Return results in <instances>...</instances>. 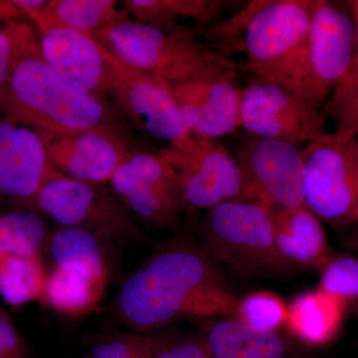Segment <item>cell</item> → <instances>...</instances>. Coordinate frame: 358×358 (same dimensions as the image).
I'll return each mask as SVG.
<instances>
[{
	"mask_svg": "<svg viewBox=\"0 0 358 358\" xmlns=\"http://www.w3.org/2000/svg\"><path fill=\"white\" fill-rule=\"evenodd\" d=\"M238 299L203 245H162L122 282L115 317L134 333L152 334L185 319L234 315Z\"/></svg>",
	"mask_w": 358,
	"mask_h": 358,
	"instance_id": "1",
	"label": "cell"
},
{
	"mask_svg": "<svg viewBox=\"0 0 358 358\" xmlns=\"http://www.w3.org/2000/svg\"><path fill=\"white\" fill-rule=\"evenodd\" d=\"M315 0H255L230 20L199 27L202 39L231 57L244 54L241 70L284 85L300 60Z\"/></svg>",
	"mask_w": 358,
	"mask_h": 358,
	"instance_id": "2",
	"label": "cell"
},
{
	"mask_svg": "<svg viewBox=\"0 0 358 358\" xmlns=\"http://www.w3.org/2000/svg\"><path fill=\"white\" fill-rule=\"evenodd\" d=\"M0 115L29 127L39 134L115 129L114 115L103 96L71 84L33 56L17 66L0 91Z\"/></svg>",
	"mask_w": 358,
	"mask_h": 358,
	"instance_id": "3",
	"label": "cell"
},
{
	"mask_svg": "<svg viewBox=\"0 0 358 358\" xmlns=\"http://www.w3.org/2000/svg\"><path fill=\"white\" fill-rule=\"evenodd\" d=\"M96 41L124 64L167 85L230 58L205 42L196 26L181 23L164 29L128 17L106 28Z\"/></svg>",
	"mask_w": 358,
	"mask_h": 358,
	"instance_id": "4",
	"label": "cell"
},
{
	"mask_svg": "<svg viewBox=\"0 0 358 358\" xmlns=\"http://www.w3.org/2000/svg\"><path fill=\"white\" fill-rule=\"evenodd\" d=\"M203 247L219 265L239 274L272 277L294 272L275 246L273 210L258 201H230L208 210Z\"/></svg>",
	"mask_w": 358,
	"mask_h": 358,
	"instance_id": "5",
	"label": "cell"
},
{
	"mask_svg": "<svg viewBox=\"0 0 358 358\" xmlns=\"http://www.w3.org/2000/svg\"><path fill=\"white\" fill-rule=\"evenodd\" d=\"M355 51L357 33L350 13L327 0H315L305 48L282 87L322 110L352 69Z\"/></svg>",
	"mask_w": 358,
	"mask_h": 358,
	"instance_id": "6",
	"label": "cell"
},
{
	"mask_svg": "<svg viewBox=\"0 0 358 358\" xmlns=\"http://www.w3.org/2000/svg\"><path fill=\"white\" fill-rule=\"evenodd\" d=\"M303 205L320 220L343 226L358 221V140L326 134L301 148Z\"/></svg>",
	"mask_w": 358,
	"mask_h": 358,
	"instance_id": "7",
	"label": "cell"
},
{
	"mask_svg": "<svg viewBox=\"0 0 358 358\" xmlns=\"http://www.w3.org/2000/svg\"><path fill=\"white\" fill-rule=\"evenodd\" d=\"M36 209L61 227L89 231L106 243L127 244L141 235L138 219L103 185L61 176L44 186Z\"/></svg>",
	"mask_w": 358,
	"mask_h": 358,
	"instance_id": "8",
	"label": "cell"
},
{
	"mask_svg": "<svg viewBox=\"0 0 358 358\" xmlns=\"http://www.w3.org/2000/svg\"><path fill=\"white\" fill-rule=\"evenodd\" d=\"M112 90L115 102L138 131L167 148L190 154L199 138L188 129L169 85L124 64L110 54Z\"/></svg>",
	"mask_w": 358,
	"mask_h": 358,
	"instance_id": "9",
	"label": "cell"
},
{
	"mask_svg": "<svg viewBox=\"0 0 358 358\" xmlns=\"http://www.w3.org/2000/svg\"><path fill=\"white\" fill-rule=\"evenodd\" d=\"M159 154L178 176L183 211H208L230 201H256L234 155L216 140L199 138L190 154L169 148Z\"/></svg>",
	"mask_w": 358,
	"mask_h": 358,
	"instance_id": "10",
	"label": "cell"
},
{
	"mask_svg": "<svg viewBox=\"0 0 358 358\" xmlns=\"http://www.w3.org/2000/svg\"><path fill=\"white\" fill-rule=\"evenodd\" d=\"M240 70L239 62L226 59L169 85L193 136L216 140L240 129Z\"/></svg>",
	"mask_w": 358,
	"mask_h": 358,
	"instance_id": "11",
	"label": "cell"
},
{
	"mask_svg": "<svg viewBox=\"0 0 358 358\" xmlns=\"http://www.w3.org/2000/svg\"><path fill=\"white\" fill-rule=\"evenodd\" d=\"M326 119L282 85L251 76L242 88L240 128L249 136L306 145L327 134Z\"/></svg>",
	"mask_w": 358,
	"mask_h": 358,
	"instance_id": "12",
	"label": "cell"
},
{
	"mask_svg": "<svg viewBox=\"0 0 358 358\" xmlns=\"http://www.w3.org/2000/svg\"><path fill=\"white\" fill-rule=\"evenodd\" d=\"M109 183L138 220L157 227L178 225L183 212L178 176L159 152H129Z\"/></svg>",
	"mask_w": 358,
	"mask_h": 358,
	"instance_id": "13",
	"label": "cell"
},
{
	"mask_svg": "<svg viewBox=\"0 0 358 358\" xmlns=\"http://www.w3.org/2000/svg\"><path fill=\"white\" fill-rule=\"evenodd\" d=\"M233 155L256 201L273 211L303 206V162L299 147L249 136Z\"/></svg>",
	"mask_w": 358,
	"mask_h": 358,
	"instance_id": "14",
	"label": "cell"
},
{
	"mask_svg": "<svg viewBox=\"0 0 358 358\" xmlns=\"http://www.w3.org/2000/svg\"><path fill=\"white\" fill-rule=\"evenodd\" d=\"M61 176L49 162L41 136L0 115V203L37 211L44 186Z\"/></svg>",
	"mask_w": 358,
	"mask_h": 358,
	"instance_id": "15",
	"label": "cell"
},
{
	"mask_svg": "<svg viewBox=\"0 0 358 358\" xmlns=\"http://www.w3.org/2000/svg\"><path fill=\"white\" fill-rule=\"evenodd\" d=\"M52 167L66 178L93 185L110 182L129 152L121 134L110 131L40 134Z\"/></svg>",
	"mask_w": 358,
	"mask_h": 358,
	"instance_id": "16",
	"label": "cell"
},
{
	"mask_svg": "<svg viewBox=\"0 0 358 358\" xmlns=\"http://www.w3.org/2000/svg\"><path fill=\"white\" fill-rule=\"evenodd\" d=\"M39 32L45 62L78 88L103 96L112 90L110 53L95 39L62 27Z\"/></svg>",
	"mask_w": 358,
	"mask_h": 358,
	"instance_id": "17",
	"label": "cell"
},
{
	"mask_svg": "<svg viewBox=\"0 0 358 358\" xmlns=\"http://www.w3.org/2000/svg\"><path fill=\"white\" fill-rule=\"evenodd\" d=\"M275 246L296 268H324L331 260L326 232L305 206L273 211Z\"/></svg>",
	"mask_w": 358,
	"mask_h": 358,
	"instance_id": "18",
	"label": "cell"
},
{
	"mask_svg": "<svg viewBox=\"0 0 358 358\" xmlns=\"http://www.w3.org/2000/svg\"><path fill=\"white\" fill-rule=\"evenodd\" d=\"M37 30L62 27L96 40L109 26L129 17L115 0H48L43 9L27 16Z\"/></svg>",
	"mask_w": 358,
	"mask_h": 358,
	"instance_id": "19",
	"label": "cell"
},
{
	"mask_svg": "<svg viewBox=\"0 0 358 358\" xmlns=\"http://www.w3.org/2000/svg\"><path fill=\"white\" fill-rule=\"evenodd\" d=\"M202 338L211 358H286L279 334L256 331L235 317L213 322Z\"/></svg>",
	"mask_w": 358,
	"mask_h": 358,
	"instance_id": "20",
	"label": "cell"
},
{
	"mask_svg": "<svg viewBox=\"0 0 358 358\" xmlns=\"http://www.w3.org/2000/svg\"><path fill=\"white\" fill-rule=\"evenodd\" d=\"M108 279L53 267L47 277L40 303L71 319L86 317L103 299Z\"/></svg>",
	"mask_w": 358,
	"mask_h": 358,
	"instance_id": "21",
	"label": "cell"
},
{
	"mask_svg": "<svg viewBox=\"0 0 358 358\" xmlns=\"http://www.w3.org/2000/svg\"><path fill=\"white\" fill-rule=\"evenodd\" d=\"M343 303L320 289L299 294L288 306L286 326L303 343L324 345L338 333Z\"/></svg>",
	"mask_w": 358,
	"mask_h": 358,
	"instance_id": "22",
	"label": "cell"
},
{
	"mask_svg": "<svg viewBox=\"0 0 358 358\" xmlns=\"http://www.w3.org/2000/svg\"><path fill=\"white\" fill-rule=\"evenodd\" d=\"M124 10L136 22L171 29L189 18L199 27L221 22L226 3L222 0H124Z\"/></svg>",
	"mask_w": 358,
	"mask_h": 358,
	"instance_id": "23",
	"label": "cell"
},
{
	"mask_svg": "<svg viewBox=\"0 0 358 358\" xmlns=\"http://www.w3.org/2000/svg\"><path fill=\"white\" fill-rule=\"evenodd\" d=\"M103 240L78 228L61 227L52 233L48 249L54 267L109 279Z\"/></svg>",
	"mask_w": 358,
	"mask_h": 358,
	"instance_id": "24",
	"label": "cell"
},
{
	"mask_svg": "<svg viewBox=\"0 0 358 358\" xmlns=\"http://www.w3.org/2000/svg\"><path fill=\"white\" fill-rule=\"evenodd\" d=\"M48 274L41 256L0 254V298L13 307L40 301Z\"/></svg>",
	"mask_w": 358,
	"mask_h": 358,
	"instance_id": "25",
	"label": "cell"
},
{
	"mask_svg": "<svg viewBox=\"0 0 358 358\" xmlns=\"http://www.w3.org/2000/svg\"><path fill=\"white\" fill-rule=\"evenodd\" d=\"M51 234L39 211L13 209L0 213V254L42 257Z\"/></svg>",
	"mask_w": 358,
	"mask_h": 358,
	"instance_id": "26",
	"label": "cell"
},
{
	"mask_svg": "<svg viewBox=\"0 0 358 358\" xmlns=\"http://www.w3.org/2000/svg\"><path fill=\"white\" fill-rule=\"evenodd\" d=\"M42 55L39 37L28 21H7L0 27V91L25 59Z\"/></svg>",
	"mask_w": 358,
	"mask_h": 358,
	"instance_id": "27",
	"label": "cell"
},
{
	"mask_svg": "<svg viewBox=\"0 0 358 358\" xmlns=\"http://www.w3.org/2000/svg\"><path fill=\"white\" fill-rule=\"evenodd\" d=\"M234 315L245 326L256 331L277 333L286 324L288 305L272 292H255L238 300Z\"/></svg>",
	"mask_w": 358,
	"mask_h": 358,
	"instance_id": "28",
	"label": "cell"
},
{
	"mask_svg": "<svg viewBox=\"0 0 358 358\" xmlns=\"http://www.w3.org/2000/svg\"><path fill=\"white\" fill-rule=\"evenodd\" d=\"M322 112L333 120L336 131L345 136L358 134V61L353 63L338 88L329 96Z\"/></svg>",
	"mask_w": 358,
	"mask_h": 358,
	"instance_id": "29",
	"label": "cell"
},
{
	"mask_svg": "<svg viewBox=\"0 0 358 358\" xmlns=\"http://www.w3.org/2000/svg\"><path fill=\"white\" fill-rule=\"evenodd\" d=\"M157 341L152 334H110L93 346L89 358H154Z\"/></svg>",
	"mask_w": 358,
	"mask_h": 358,
	"instance_id": "30",
	"label": "cell"
},
{
	"mask_svg": "<svg viewBox=\"0 0 358 358\" xmlns=\"http://www.w3.org/2000/svg\"><path fill=\"white\" fill-rule=\"evenodd\" d=\"M320 289L345 303L358 299V261L350 256L329 260L322 271Z\"/></svg>",
	"mask_w": 358,
	"mask_h": 358,
	"instance_id": "31",
	"label": "cell"
},
{
	"mask_svg": "<svg viewBox=\"0 0 358 358\" xmlns=\"http://www.w3.org/2000/svg\"><path fill=\"white\" fill-rule=\"evenodd\" d=\"M154 358H211L202 336L159 338Z\"/></svg>",
	"mask_w": 358,
	"mask_h": 358,
	"instance_id": "32",
	"label": "cell"
},
{
	"mask_svg": "<svg viewBox=\"0 0 358 358\" xmlns=\"http://www.w3.org/2000/svg\"><path fill=\"white\" fill-rule=\"evenodd\" d=\"M0 358H32L27 343L6 310L0 308Z\"/></svg>",
	"mask_w": 358,
	"mask_h": 358,
	"instance_id": "33",
	"label": "cell"
},
{
	"mask_svg": "<svg viewBox=\"0 0 358 358\" xmlns=\"http://www.w3.org/2000/svg\"><path fill=\"white\" fill-rule=\"evenodd\" d=\"M348 6L350 7V15H352L353 22H355V33H357V51H355V62H357L358 61V0L348 1Z\"/></svg>",
	"mask_w": 358,
	"mask_h": 358,
	"instance_id": "34",
	"label": "cell"
},
{
	"mask_svg": "<svg viewBox=\"0 0 358 358\" xmlns=\"http://www.w3.org/2000/svg\"><path fill=\"white\" fill-rule=\"evenodd\" d=\"M355 138H357L358 140V134H357V136H355Z\"/></svg>",
	"mask_w": 358,
	"mask_h": 358,
	"instance_id": "35",
	"label": "cell"
}]
</instances>
